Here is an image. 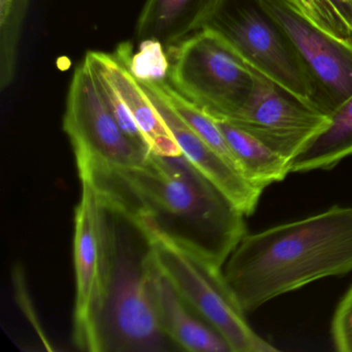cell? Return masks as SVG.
Returning a JSON list of instances; mask_svg holds the SVG:
<instances>
[{
  "mask_svg": "<svg viewBox=\"0 0 352 352\" xmlns=\"http://www.w3.org/2000/svg\"><path fill=\"white\" fill-rule=\"evenodd\" d=\"M30 0H0L1 72L0 84L5 89L15 76L18 36Z\"/></svg>",
  "mask_w": 352,
  "mask_h": 352,
  "instance_id": "cell-17",
  "label": "cell"
},
{
  "mask_svg": "<svg viewBox=\"0 0 352 352\" xmlns=\"http://www.w3.org/2000/svg\"><path fill=\"white\" fill-rule=\"evenodd\" d=\"M157 109L182 155L216 185L240 211L248 216L257 209L263 189L250 182L239 168L210 147L177 114L154 82H140Z\"/></svg>",
  "mask_w": 352,
  "mask_h": 352,
  "instance_id": "cell-11",
  "label": "cell"
},
{
  "mask_svg": "<svg viewBox=\"0 0 352 352\" xmlns=\"http://www.w3.org/2000/svg\"><path fill=\"white\" fill-rule=\"evenodd\" d=\"M352 156V96L331 113L329 125L290 160V173L329 170Z\"/></svg>",
  "mask_w": 352,
  "mask_h": 352,
  "instance_id": "cell-16",
  "label": "cell"
},
{
  "mask_svg": "<svg viewBox=\"0 0 352 352\" xmlns=\"http://www.w3.org/2000/svg\"><path fill=\"white\" fill-rule=\"evenodd\" d=\"M104 210L108 271L94 329V352L173 350L174 343L158 318L150 239L122 214L106 206Z\"/></svg>",
  "mask_w": 352,
  "mask_h": 352,
  "instance_id": "cell-3",
  "label": "cell"
},
{
  "mask_svg": "<svg viewBox=\"0 0 352 352\" xmlns=\"http://www.w3.org/2000/svg\"><path fill=\"white\" fill-rule=\"evenodd\" d=\"M228 121L292 160L329 125L331 116L300 102L257 74L248 102Z\"/></svg>",
  "mask_w": 352,
  "mask_h": 352,
  "instance_id": "cell-10",
  "label": "cell"
},
{
  "mask_svg": "<svg viewBox=\"0 0 352 352\" xmlns=\"http://www.w3.org/2000/svg\"><path fill=\"white\" fill-rule=\"evenodd\" d=\"M245 314L317 280L352 272V207L247 234L223 270Z\"/></svg>",
  "mask_w": 352,
  "mask_h": 352,
  "instance_id": "cell-2",
  "label": "cell"
},
{
  "mask_svg": "<svg viewBox=\"0 0 352 352\" xmlns=\"http://www.w3.org/2000/svg\"><path fill=\"white\" fill-rule=\"evenodd\" d=\"M294 11L340 40L352 41V28L329 0H284Z\"/></svg>",
  "mask_w": 352,
  "mask_h": 352,
  "instance_id": "cell-19",
  "label": "cell"
},
{
  "mask_svg": "<svg viewBox=\"0 0 352 352\" xmlns=\"http://www.w3.org/2000/svg\"><path fill=\"white\" fill-rule=\"evenodd\" d=\"M63 129L76 160L127 168L143 164L151 153L135 143L115 120L85 60L72 78Z\"/></svg>",
  "mask_w": 352,
  "mask_h": 352,
  "instance_id": "cell-7",
  "label": "cell"
},
{
  "mask_svg": "<svg viewBox=\"0 0 352 352\" xmlns=\"http://www.w3.org/2000/svg\"><path fill=\"white\" fill-rule=\"evenodd\" d=\"M274 20L308 71L319 108L331 116L352 96V41L323 32L284 0H254Z\"/></svg>",
  "mask_w": 352,
  "mask_h": 352,
  "instance_id": "cell-8",
  "label": "cell"
},
{
  "mask_svg": "<svg viewBox=\"0 0 352 352\" xmlns=\"http://www.w3.org/2000/svg\"><path fill=\"white\" fill-rule=\"evenodd\" d=\"M333 346L340 352H352V287L338 305L331 325Z\"/></svg>",
  "mask_w": 352,
  "mask_h": 352,
  "instance_id": "cell-21",
  "label": "cell"
},
{
  "mask_svg": "<svg viewBox=\"0 0 352 352\" xmlns=\"http://www.w3.org/2000/svg\"><path fill=\"white\" fill-rule=\"evenodd\" d=\"M77 160L102 205L223 267L246 236V215L183 155L150 153L138 166Z\"/></svg>",
  "mask_w": 352,
  "mask_h": 352,
  "instance_id": "cell-1",
  "label": "cell"
},
{
  "mask_svg": "<svg viewBox=\"0 0 352 352\" xmlns=\"http://www.w3.org/2000/svg\"><path fill=\"white\" fill-rule=\"evenodd\" d=\"M153 285L160 325L177 349L232 352L226 339L181 298L156 263Z\"/></svg>",
  "mask_w": 352,
  "mask_h": 352,
  "instance_id": "cell-13",
  "label": "cell"
},
{
  "mask_svg": "<svg viewBox=\"0 0 352 352\" xmlns=\"http://www.w3.org/2000/svg\"><path fill=\"white\" fill-rule=\"evenodd\" d=\"M139 43L135 53L131 44L125 43L127 65L133 77L139 82L166 81L170 65L166 47L153 40Z\"/></svg>",
  "mask_w": 352,
  "mask_h": 352,
  "instance_id": "cell-18",
  "label": "cell"
},
{
  "mask_svg": "<svg viewBox=\"0 0 352 352\" xmlns=\"http://www.w3.org/2000/svg\"><path fill=\"white\" fill-rule=\"evenodd\" d=\"M207 28L253 72L320 110L316 89L302 59L279 26L254 0H226Z\"/></svg>",
  "mask_w": 352,
  "mask_h": 352,
  "instance_id": "cell-6",
  "label": "cell"
},
{
  "mask_svg": "<svg viewBox=\"0 0 352 352\" xmlns=\"http://www.w3.org/2000/svg\"><path fill=\"white\" fill-rule=\"evenodd\" d=\"M90 69H91L92 73H94V77H96L98 90H100V94H102V100L106 102L111 114L113 115L115 120L120 125L122 131L138 145L146 148V149H149L143 135H142L139 127H138L137 123L133 120V116H131L129 111L127 110L126 106H125L123 100H121L120 96L117 94L115 88L113 87L112 84L98 69H92L91 67H90Z\"/></svg>",
  "mask_w": 352,
  "mask_h": 352,
  "instance_id": "cell-20",
  "label": "cell"
},
{
  "mask_svg": "<svg viewBox=\"0 0 352 352\" xmlns=\"http://www.w3.org/2000/svg\"><path fill=\"white\" fill-rule=\"evenodd\" d=\"M168 82L214 118L230 120L248 102L257 74L210 28L166 49Z\"/></svg>",
  "mask_w": 352,
  "mask_h": 352,
  "instance_id": "cell-5",
  "label": "cell"
},
{
  "mask_svg": "<svg viewBox=\"0 0 352 352\" xmlns=\"http://www.w3.org/2000/svg\"><path fill=\"white\" fill-rule=\"evenodd\" d=\"M214 119L234 154L239 170L255 186L265 190L290 174L287 157L238 125L224 119Z\"/></svg>",
  "mask_w": 352,
  "mask_h": 352,
  "instance_id": "cell-15",
  "label": "cell"
},
{
  "mask_svg": "<svg viewBox=\"0 0 352 352\" xmlns=\"http://www.w3.org/2000/svg\"><path fill=\"white\" fill-rule=\"evenodd\" d=\"M226 0H146L138 19L139 42L157 41L166 49L207 28Z\"/></svg>",
  "mask_w": 352,
  "mask_h": 352,
  "instance_id": "cell-14",
  "label": "cell"
},
{
  "mask_svg": "<svg viewBox=\"0 0 352 352\" xmlns=\"http://www.w3.org/2000/svg\"><path fill=\"white\" fill-rule=\"evenodd\" d=\"M146 234L160 271L181 298L226 339L232 352L277 351L247 322L222 267L164 236Z\"/></svg>",
  "mask_w": 352,
  "mask_h": 352,
  "instance_id": "cell-4",
  "label": "cell"
},
{
  "mask_svg": "<svg viewBox=\"0 0 352 352\" xmlns=\"http://www.w3.org/2000/svg\"><path fill=\"white\" fill-rule=\"evenodd\" d=\"M84 60L92 69L100 72L112 84L152 153L162 156L182 155L178 144L147 92L129 71L125 43L119 45L114 54L89 51Z\"/></svg>",
  "mask_w": 352,
  "mask_h": 352,
  "instance_id": "cell-12",
  "label": "cell"
},
{
  "mask_svg": "<svg viewBox=\"0 0 352 352\" xmlns=\"http://www.w3.org/2000/svg\"><path fill=\"white\" fill-rule=\"evenodd\" d=\"M82 193L76 208L74 263L76 302L74 341L84 351H94V329L102 306L108 271L104 210L96 189L80 179Z\"/></svg>",
  "mask_w": 352,
  "mask_h": 352,
  "instance_id": "cell-9",
  "label": "cell"
}]
</instances>
